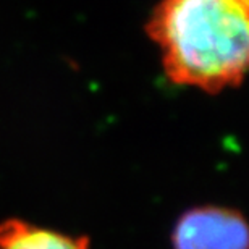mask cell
Masks as SVG:
<instances>
[{
	"mask_svg": "<svg viewBox=\"0 0 249 249\" xmlns=\"http://www.w3.org/2000/svg\"><path fill=\"white\" fill-rule=\"evenodd\" d=\"M173 249H249V222L241 212L199 206L183 212L172 231Z\"/></svg>",
	"mask_w": 249,
	"mask_h": 249,
	"instance_id": "obj_2",
	"label": "cell"
},
{
	"mask_svg": "<svg viewBox=\"0 0 249 249\" xmlns=\"http://www.w3.org/2000/svg\"><path fill=\"white\" fill-rule=\"evenodd\" d=\"M238 2H241L243 5H245V7L249 10V0H238Z\"/></svg>",
	"mask_w": 249,
	"mask_h": 249,
	"instance_id": "obj_4",
	"label": "cell"
},
{
	"mask_svg": "<svg viewBox=\"0 0 249 249\" xmlns=\"http://www.w3.org/2000/svg\"><path fill=\"white\" fill-rule=\"evenodd\" d=\"M147 31L173 83L217 92L249 71V10L238 0H163Z\"/></svg>",
	"mask_w": 249,
	"mask_h": 249,
	"instance_id": "obj_1",
	"label": "cell"
},
{
	"mask_svg": "<svg viewBox=\"0 0 249 249\" xmlns=\"http://www.w3.org/2000/svg\"><path fill=\"white\" fill-rule=\"evenodd\" d=\"M0 249H91L86 236L37 227L21 218L0 223Z\"/></svg>",
	"mask_w": 249,
	"mask_h": 249,
	"instance_id": "obj_3",
	"label": "cell"
}]
</instances>
